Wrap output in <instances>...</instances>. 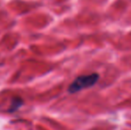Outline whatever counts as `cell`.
Segmentation results:
<instances>
[{"mask_svg":"<svg viewBox=\"0 0 131 130\" xmlns=\"http://www.w3.org/2000/svg\"><path fill=\"white\" fill-rule=\"evenodd\" d=\"M99 79V75L97 73H92L88 75H82L79 76L69 87V92L73 94L77 93L80 90H83L85 88H88L93 86H95L97 83Z\"/></svg>","mask_w":131,"mask_h":130,"instance_id":"cell-1","label":"cell"}]
</instances>
